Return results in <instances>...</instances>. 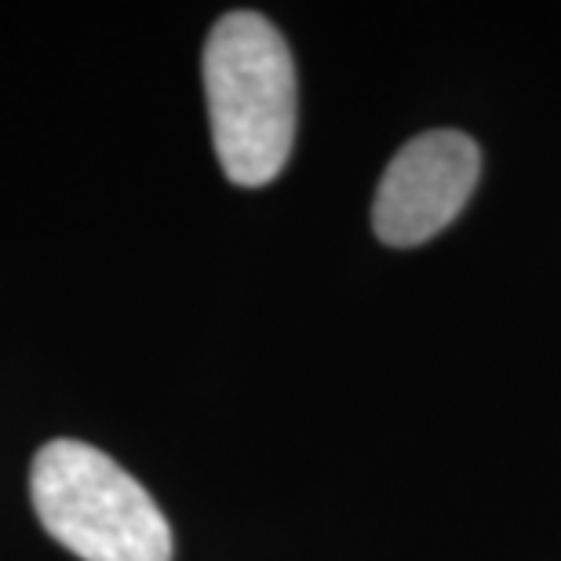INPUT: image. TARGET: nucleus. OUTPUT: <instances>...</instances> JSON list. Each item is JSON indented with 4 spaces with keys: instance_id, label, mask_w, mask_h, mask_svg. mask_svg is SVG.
I'll use <instances>...</instances> for the list:
<instances>
[{
    "instance_id": "f03ea898",
    "label": "nucleus",
    "mask_w": 561,
    "mask_h": 561,
    "mask_svg": "<svg viewBox=\"0 0 561 561\" xmlns=\"http://www.w3.org/2000/svg\"><path fill=\"white\" fill-rule=\"evenodd\" d=\"M30 496L51 540L81 561H172V525L161 507L95 445L70 437L44 445Z\"/></svg>"
},
{
    "instance_id": "f257e3e1",
    "label": "nucleus",
    "mask_w": 561,
    "mask_h": 561,
    "mask_svg": "<svg viewBox=\"0 0 561 561\" xmlns=\"http://www.w3.org/2000/svg\"><path fill=\"white\" fill-rule=\"evenodd\" d=\"M211 142L230 183L266 186L296 139V66L285 37L260 11H230L205 44Z\"/></svg>"
},
{
    "instance_id": "7ed1b4c3",
    "label": "nucleus",
    "mask_w": 561,
    "mask_h": 561,
    "mask_svg": "<svg viewBox=\"0 0 561 561\" xmlns=\"http://www.w3.org/2000/svg\"><path fill=\"white\" fill-rule=\"evenodd\" d=\"M478 142L453 128L409 139L387 164L373 201V230L390 249H416L445 230L478 186Z\"/></svg>"
}]
</instances>
